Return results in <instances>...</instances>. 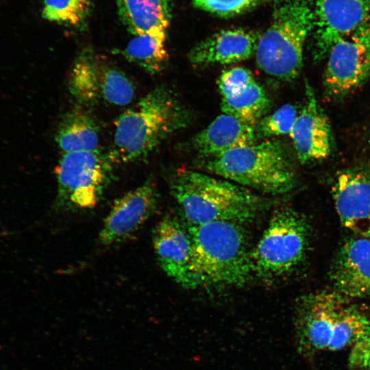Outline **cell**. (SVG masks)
I'll use <instances>...</instances> for the list:
<instances>
[{
    "label": "cell",
    "instance_id": "cell-1",
    "mask_svg": "<svg viewBox=\"0 0 370 370\" xmlns=\"http://www.w3.org/2000/svg\"><path fill=\"white\" fill-rule=\"evenodd\" d=\"M188 119L173 93L158 86L119 116L108 158L112 164L145 159Z\"/></svg>",
    "mask_w": 370,
    "mask_h": 370
},
{
    "label": "cell",
    "instance_id": "cell-2",
    "mask_svg": "<svg viewBox=\"0 0 370 370\" xmlns=\"http://www.w3.org/2000/svg\"><path fill=\"white\" fill-rule=\"evenodd\" d=\"M335 291L301 298L295 313V334L305 354L352 347L368 330L370 317Z\"/></svg>",
    "mask_w": 370,
    "mask_h": 370
},
{
    "label": "cell",
    "instance_id": "cell-3",
    "mask_svg": "<svg viewBox=\"0 0 370 370\" xmlns=\"http://www.w3.org/2000/svg\"><path fill=\"white\" fill-rule=\"evenodd\" d=\"M193 243L191 273L195 288L239 286L252 273L251 251L238 223L188 225Z\"/></svg>",
    "mask_w": 370,
    "mask_h": 370
},
{
    "label": "cell",
    "instance_id": "cell-4",
    "mask_svg": "<svg viewBox=\"0 0 370 370\" xmlns=\"http://www.w3.org/2000/svg\"><path fill=\"white\" fill-rule=\"evenodd\" d=\"M171 190L188 225L244 222L254 217L260 206L243 186L191 170H178Z\"/></svg>",
    "mask_w": 370,
    "mask_h": 370
},
{
    "label": "cell",
    "instance_id": "cell-5",
    "mask_svg": "<svg viewBox=\"0 0 370 370\" xmlns=\"http://www.w3.org/2000/svg\"><path fill=\"white\" fill-rule=\"evenodd\" d=\"M205 166L238 185L271 194L288 192L295 184L291 157L278 140H264L208 157Z\"/></svg>",
    "mask_w": 370,
    "mask_h": 370
},
{
    "label": "cell",
    "instance_id": "cell-6",
    "mask_svg": "<svg viewBox=\"0 0 370 370\" xmlns=\"http://www.w3.org/2000/svg\"><path fill=\"white\" fill-rule=\"evenodd\" d=\"M272 21L260 37L256 62L267 74L290 81L299 74L306 40L313 28L307 0H278Z\"/></svg>",
    "mask_w": 370,
    "mask_h": 370
},
{
    "label": "cell",
    "instance_id": "cell-7",
    "mask_svg": "<svg viewBox=\"0 0 370 370\" xmlns=\"http://www.w3.org/2000/svg\"><path fill=\"white\" fill-rule=\"evenodd\" d=\"M308 233V223L298 212L291 208L275 212L251 251L252 273L271 279L293 271L304 259Z\"/></svg>",
    "mask_w": 370,
    "mask_h": 370
},
{
    "label": "cell",
    "instance_id": "cell-8",
    "mask_svg": "<svg viewBox=\"0 0 370 370\" xmlns=\"http://www.w3.org/2000/svg\"><path fill=\"white\" fill-rule=\"evenodd\" d=\"M112 162L98 149L63 153L56 166V206L65 210L94 208L109 182Z\"/></svg>",
    "mask_w": 370,
    "mask_h": 370
},
{
    "label": "cell",
    "instance_id": "cell-9",
    "mask_svg": "<svg viewBox=\"0 0 370 370\" xmlns=\"http://www.w3.org/2000/svg\"><path fill=\"white\" fill-rule=\"evenodd\" d=\"M69 88L83 106L99 101L124 106L132 102L135 94L134 84L127 75L90 49H84L74 61Z\"/></svg>",
    "mask_w": 370,
    "mask_h": 370
},
{
    "label": "cell",
    "instance_id": "cell-10",
    "mask_svg": "<svg viewBox=\"0 0 370 370\" xmlns=\"http://www.w3.org/2000/svg\"><path fill=\"white\" fill-rule=\"evenodd\" d=\"M323 85L327 96L343 97L358 88L370 74V18L329 50Z\"/></svg>",
    "mask_w": 370,
    "mask_h": 370
},
{
    "label": "cell",
    "instance_id": "cell-11",
    "mask_svg": "<svg viewBox=\"0 0 370 370\" xmlns=\"http://www.w3.org/2000/svg\"><path fill=\"white\" fill-rule=\"evenodd\" d=\"M312 14L314 60L370 18V0H307Z\"/></svg>",
    "mask_w": 370,
    "mask_h": 370
},
{
    "label": "cell",
    "instance_id": "cell-12",
    "mask_svg": "<svg viewBox=\"0 0 370 370\" xmlns=\"http://www.w3.org/2000/svg\"><path fill=\"white\" fill-rule=\"evenodd\" d=\"M332 195L343 225L358 236L370 239V166L338 173Z\"/></svg>",
    "mask_w": 370,
    "mask_h": 370
},
{
    "label": "cell",
    "instance_id": "cell-13",
    "mask_svg": "<svg viewBox=\"0 0 370 370\" xmlns=\"http://www.w3.org/2000/svg\"><path fill=\"white\" fill-rule=\"evenodd\" d=\"M158 200L157 190L151 180L121 197L103 221L99 233L100 242L110 245L130 237L153 214Z\"/></svg>",
    "mask_w": 370,
    "mask_h": 370
},
{
    "label": "cell",
    "instance_id": "cell-14",
    "mask_svg": "<svg viewBox=\"0 0 370 370\" xmlns=\"http://www.w3.org/2000/svg\"><path fill=\"white\" fill-rule=\"evenodd\" d=\"M158 262L166 275L187 288H195L191 273L193 243L188 227L178 219L164 217L153 232Z\"/></svg>",
    "mask_w": 370,
    "mask_h": 370
},
{
    "label": "cell",
    "instance_id": "cell-15",
    "mask_svg": "<svg viewBox=\"0 0 370 370\" xmlns=\"http://www.w3.org/2000/svg\"><path fill=\"white\" fill-rule=\"evenodd\" d=\"M305 90V104L289 133L297 158L302 163L327 158L332 145L330 124L308 82Z\"/></svg>",
    "mask_w": 370,
    "mask_h": 370
},
{
    "label": "cell",
    "instance_id": "cell-16",
    "mask_svg": "<svg viewBox=\"0 0 370 370\" xmlns=\"http://www.w3.org/2000/svg\"><path fill=\"white\" fill-rule=\"evenodd\" d=\"M336 291L347 298H370V239L356 236L341 247L330 271Z\"/></svg>",
    "mask_w": 370,
    "mask_h": 370
},
{
    "label": "cell",
    "instance_id": "cell-17",
    "mask_svg": "<svg viewBox=\"0 0 370 370\" xmlns=\"http://www.w3.org/2000/svg\"><path fill=\"white\" fill-rule=\"evenodd\" d=\"M258 32L242 28L221 30L198 43L189 53L194 65L226 64L248 59L256 52Z\"/></svg>",
    "mask_w": 370,
    "mask_h": 370
},
{
    "label": "cell",
    "instance_id": "cell-18",
    "mask_svg": "<svg viewBox=\"0 0 370 370\" xmlns=\"http://www.w3.org/2000/svg\"><path fill=\"white\" fill-rule=\"evenodd\" d=\"M256 139L254 127L224 114L199 132L192 145L197 152L208 158L253 145Z\"/></svg>",
    "mask_w": 370,
    "mask_h": 370
},
{
    "label": "cell",
    "instance_id": "cell-19",
    "mask_svg": "<svg viewBox=\"0 0 370 370\" xmlns=\"http://www.w3.org/2000/svg\"><path fill=\"white\" fill-rule=\"evenodd\" d=\"M56 141L63 153L98 149L99 127L85 107L77 105L62 118Z\"/></svg>",
    "mask_w": 370,
    "mask_h": 370
},
{
    "label": "cell",
    "instance_id": "cell-20",
    "mask_svg": "<svg viewBox=\"0 0 370 370\" xmlns=\"http://www.w3.org/2000/svg\"><path fill=\"white\" fill-rule=\"evenodd\" d=\"M119 16L134 36L164 31L169 25L167 0H116Z\"/></svg>",
    "mask_w": 370,
    "mask_h": 370
},
{
    "label": "cell",
    "instance_id": "cell-21",
    "mask_svg": "<svg viewBox=\"0 0 370 370\" xmlns=\"http://www.w3.org/2000/svg\"><path fill=\"white\" fill-rule=\"evenodd\" d=\"M270 101L261 86L256 81L239 88L221 99V109L253 127L268 110Z\"/></svg>",
    "mask_w": 370,
    "mask_h": 370
},
{
    "label": "cell",
    "instance_id": "cell-22",
    "mask_svg": "<svg viewBox=\"0 0 370 370\" xmlns=\"http://www.w3.org/2000/svg\"><path fill=\"white\" fill-rule=\"evenodd\" d=\"M165 40L166 32L164 31L136 35L121 53L128 61L155 74L161 71L169 57Z\"/></svg>",
    "mask_w": 370,
    "mask_h": 370
},
{
    "label": "cell",
    "instance_id": "cell-23",
    "mask_svg": "<svg viewBox=\"0 0 370 370\" xmlns=\"http://www.w3.org/2000/svg\"><path fill=\"white\" fill-rule=\"evenodd\" d=\"M91 0H43L42 15L51 22L80 27L87 21Z\"/></svg>",
    "mask_w": 370,
    "mask_h": 370
},
{
    "label": "cell",
    "instance_id": "cell-24",
    "mask_svg": "<svg viewBox=\"0 0 370 370\" xmlns=\"http://www.w3.org/2000/svg\"><path fill=\"white\" fill-rule=\"evenodd\" d=\"M297 110L286 104L271 114L262 117L255 125L257 138L289 134L297 117Z\"/></svg>",
    "mask_w": 370,
    "mask_h": 370
},
{
    "label": "cell",
    "instance_id": "cell-25",
    "mask_svg": "<svg viewBox=\"0 0 370 370\" xmlns=\"http://www.w3.org/2000/svg\"><path fill=\"white\" fill-rule=\"evenodd\" d=\"M270 0H193L199 8L221 16H234Z\"/></svg>",
    "mask_w": 370,
    "mask_h": 370
},
{
    "label": "cell",
    "instance_id": "cell-26",
    "mask_svg": "<svg viewBox=\"0 0 370 370\" xmlns=\"http://www.w3.org/2000/svg\"><path fill=\"white\" fill-rule=\"evenodd\" d=\"M256 81L251 73L242 67H234L222 73L218 80V86L221 96L248 85Z\"/></svg>",
    "mask_w": 370,
    "mask_h": 370
},
{
    "label": "cell",
    "instance_id": "cell-27",
    "mask_svg": "<svg viewBox=\"0 0 370 370\" xmlns=\"http://www.w3.org/2000/svg\"><path fill=\"white\" fill-rule=\"evenodd\" d=\"M349 362L356 370H370V327L351 347Z\"/></svg>",
    "mask_w": 370,
    "mask_h": 370
}]
</instances>
